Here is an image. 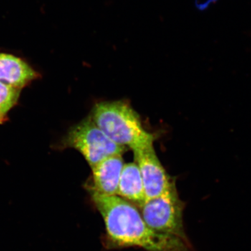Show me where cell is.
I'll list each match as a JSON object with an SVG mask.
<instances>
[{
	"label": "cell",
	"mask_w": 251,
	"mask_h": 251,
	"mask_svg": "<svg viewBox=\"0 0 251 251\" xmlns=\"http://www.w3.org/2000/svg\"><path fill=\"white\" fill-rule=\"evenodd\" d=\"M90 194L103 217L107 236L115 245L148 251H194L191 242L153 230L138 209L120 196Z\"/></svg>",
	"instance_id": "cell-1"
},
{
	"label": "cell",
	"mask_w": 251,
	"mask_h": 251,
	"mask_svg": "<svg viewBox=\"0 0 251 251\" xmlns=\"http://www.w3.org/2000/svg\"><path fill=\"white\" fill-rule=\"evenodd\" d=\"M90 117L110 140L124 148L134 150L154 141V135L144 128L139 115L125 102L97 103Z\"/></svg>",
	"instance_id": "cell-2"
},
{
	"label": "cell",
	"mask_w": 251,
	"mask_h": 251,
	"mask_svg": "<svg viewBox=\"0 0 251 251\" xmlns=\"http://www.w3.org/2000/svg\"><path fill=\"white\" fill-rule=\"evenodd\" d=\"M60 147L77 150L91 168L108 157L122 154L126 150L110 140L90 117L72 127Z\"/></svg>",
	"instance_id": "cell-3"
},
{
	"label": "cell",
	"mask_w": 251,
	"mask_h": 251,
	"mask_svg": "<svg viewBox=\"0 0 251 251\" xmlns=\"http://www.w3.org/2000/svg\"><path fill=\"white\" fill-rule=\"evenodd\" d=\"M141 208L143 219L153 230L190 242L184 228L185 204L176 186L159 197L147 201Z\"/></svg>",
	"instance_id": "cell-4"
},
{
	"label": "cell",
	"mask_w": 251,
	"mask_h": 251,
	"mask_svg": "<svg viewBox=\"0 0 251 251\" xmlns=\"http://www.w3.org/2000/svg\"><path fill=\"white\" fill-rule=\"evenodd\" d=\"M143 179L147 201L159 197L176 186L157 156L153 143L133 150Z\"/></svg>",
	"instance_id": "cell-5"
},
{
	"label": "cell",
	"mask_w": 251,
	"mask_h": 251,
	"mask_svg": "<svg viewBox=\"0 0 251 251\" xmlns=\"http://www.w3.org/2000/svg\"><path fill=\"white\" fill-rule=\"evenodd\" d=\"M124 166L122 154H116L92 167V182L88 188L90 192L103 196H117Z\"/></svg>",
	"instance_id": "cell-6"
},
{
	"label": "cell",
	"mask_w": 251,
	"mask_h": 251,
	"mask_svg": "<svg viewBox=\"0 0 251 251\" xmlns=\"http://www.w3.org/2000/svg\"><path fill=\"white\" fill-rule=\"evenodd\" d=\"M39 77V73L22 59L11 54L0 52L1 82L21 90Z\"/></svg>",
	"instance_id": "cell-7"
},
{
	"label": "cell",
	"mask_w": 251,
	"mask_h": 251,
	"mask_svg": "<svg viewBox=\"0 0 251 251\" xmlns=\"http://www.w3.org/2000/svg\"><path fill=\"white\" fill-rule=\"evenodd\" d=\"M117 196L142 206L146 202L145 188L140 168L135 162L125 164L119 182Z\"/></svg>",
	"instance_id": "cell-8"
},
{
	"label": "cell",
	"mask_w": 251,
	"mask_h": 251,
	"mask_svg": "<svg viewBox=\"0 0 251 251\" xmlns=\"http://www.w3.org/2000/svg\"><path fill=\"white\" fill-rule=\"evenodd\" d=\"M21 91L0 81V125L6 121L8 113L18 103Z\"/></svg>",
	"instance_id": "cell-9"
}]
</instances>
